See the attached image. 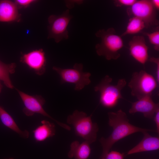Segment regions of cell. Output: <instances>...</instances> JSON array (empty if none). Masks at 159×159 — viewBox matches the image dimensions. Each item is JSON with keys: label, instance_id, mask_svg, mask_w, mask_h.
<instances>
[{"label": "cell", "instance_id": "6da1fadb", "mask_svg": "<svg viewBox=\"0 0 159 159\" xmlns=\"http://www.w3.org/2000/svg\"><path fill=\"white\" fill-rule=\"evenodd\" d=\"M108 115V124L112 128L113 131L108 138L102 137L100 140L102 148V156L109 152L116 142L130 135L139 132H156V130L143 128L131 124L126 113L121 109L115 112H109Z\"/></svg>", "mask_w": 159, "mask_h": 159}, {"label": "cell", "instance_id": "7a4b0ae2", "mask_svg": "<svg viewBox=\"0 0 159 159\" xmlns=\"http://www.w3.org/2000/svg\"><path fill=\"white\" fill-rule=\"evenodd\" d=\"M95 34L100 39V42L95 46L98 55L103 56L108 60H116L120 57L119 51L124 46L123 41L113 28L100 29Z\"/></svg>", "mask_w": 159, "mask_h": 159}, {"label": "cell", "instance_id": "3957f363", "mask_svg": "<svg viewBox=\"0 0 159 159\" xmlns=\"http://www.w3.org/2000/svg\"><path fill=\"white\" fill-rule=\"evenodd\" d=\"M91 116V115L87 116L84 112L76 110L67 119V123L73 126L77 135L90 144L96 141L99 130L97 124L92 122Z\"/></svg>", "mask_w": 159, "mask_h": 159}, {"label": "cell", "instance_id": "277c9868", "mask_svg": "<svg viewBox=\"0 0 159 159\" xmlns=\"http://www.w3.org/2000/svg\"><path fill=\"white\" fill-rule=\"evenodd\" d=\"M112 79L106 75L98 84L94 87L95 92L100 94V103L103 107L111 108L115 106L119 100L123 99L121 91L125 86V79H119L116 85L111 84Z\"/></svg>", "mask_w": 159, "mask_h": 159}, {"label": "cell", "instance_id": "5b68a950", "mask_svg": "<svg viewBox=\"0 0 159 159\" xmlns=\"http://www.w3.org/2000/svg\"><path fill=\"white\" fill-rule=\"evenodd\" d=\"M153 76L144 70L134 72L128 86L131 90V95L138 99L145 96H151L158 86Z\"/></svg>", "mask_w": 159, "mask_h": 159}, {"label": "cell", "instance_id": "8992f818", "mask_svg": "<svg viewBox=\"0 0 159 159\" xmlns=\"http://www.w3.org/2000/svg\"><path fill=\"white\" fill-rule=\"evenodd\" d=\"M52 68L59 75L62 84H74L75 90L82 89L91 82L90 78L91 74L83 71V65L82 63H75L72 68L64 69L57 67H53Z\"/></svg>", "mask_w": 159, "mask_h": 159}, {"label": "cell", "instance_id": "52a82bcc", "mask_svg": "<svg viewBox=\"0 0 159 159\" xmlns=\"http://www.w3.org/2000/svg\"><path fill=\"white\" fill-rule=\"evenodd\" d=\"M72 18L69 11L67 9L61 15H52L48 18V39H52L57 43L69 38L67 26Z\"/></svg>", "mask_w": 159, "mask_h": 159}, {"label": "cell", "instance_id": "ba28073f", "mask_svg": "<svg viewBox=\"0 0 159 159\" xmlns=\"http://www.w3.org/2000/svg\"><path fill=\"white\" fill-rule=\"evenodd\" d=\"M23 103L24 107L23 109L24 113L27 116H30L35 113L41 114L54 121L59 126L68 130L71 128L68 125L59 122L54 119L45 111L43 106L45 101L41 96L31 95L17 90Z\"/></svg>", "mask_w": 159, "mask_h": 159}, {"label": "cell", "instance_id": "9c48e42d", "mask_svg": "<svg viewBox=\"0 0 159 159\" xmlns=\"http://www.w3.org/2000/svg\"><path fill=\"white\" fill-rule=\"evenodd\" d=\"M156 9L151 0H137L131 6L128 7L127 12L129 16L136 17L142 20L146 28L158 25L159 24L157 18Z\"/></svg>", "mask_w": 159, "mask_h": 159}, {"label": "cell", "instance_id": "30bf717a", "mask_svg": "<svg viewBox=\"0 0 159 159\" xmlns=\"http://www.w3.org/2000/svg\"><path fill=\"white\" fill-rule=\"evenodd\" d=\"M20 61L39 75L46 71V59L45 54L42 49L34 50L22 54Z\"/></svg>", "mask_w": 159, "mask_h": 159}, {"label": "cell", "instance_id": "8fae6325", "mask_svg": "<svg viewBox=\"0 0 159 159\" xmlns=\"http://www.w3.org/2000/svg\"><path fill=\"white\" fill-rule=\"evenodd\" d=\"M130 55L137 61L144 65L148 60V47L143 36H135L129 43Z\"/></svg>", "mask_w": 159, "mask_h": 159}, {"label": "cell", "instance_id": "7c38bea8", "mask_svg": "<svg viewBox=\"0 0 159 159\" xmlns=\"http://www.w3.org/2000/svg\"><path fill=\"white\" fill-rule=\"evenodd\" d=\"M138 100L135 102H131L129 113L133 114L139 112L143 113L146 118H152L156 111L159 109V103L154 102L151 96H145Z\"/></svg>", "mask_w": 159, "mask_h": 159}, {"label": "cell", "instance_id": "4fadbf2b", "mask_svg": "<svg viewBox=\"0 0 159 159\" xmlns=\"http://www.w3.org/2000/svg\"><path fill=\"white\" fill-rule=\"evenodd\" d=\"M14 2L8 0H0V22H19L21 15Z\"/></svg>", "mask_w": 159, "mask_h": 159}, {"label": "cell", "instance_id": "5bb4252c", "mask_svg": "<svg viewBox=\"0 0 159 159\" xmlns=\"http://www.w3.org/2000/svg\"><path fill=\"white\" fill-rule=\"evenodd\" d=\"M143 133L144 135L143 139L137 145L127 152V155L159 149V137L151 136L147 132Z\"/></svg>", "mask_w": 159, "mask_h": 159}, {"label": "cell", "instance_id": "9a60e30c", "mask_svg": "<svg viewBox=\"0 0 159 159\" xmlns=\"http://www.w3.org/2000/svg\"><path fill=\"white\" fill-rule=\"evenodd\" d=\"M90 144L85 141L80 143L78 141L72 142L70 145V150L68 154L70 158L74 159H87L91 153Z\"/></svg>", "mask_w": 159, "mask_h": 159}, {"label": "cell", "instance_id": "2e32d148", "mask_svg": "<svg viewBox=\"0 0 159 159\" xmlns=\"http://www.w3.org/2000/svg\"><path fill=\"white\" fill-rule=\"evenodd\" d=\"M41 125L33 131L34 138L37 142L44 141L55 134V126L53 123L46 120L41 122Z\"/></svg>", "mask_w": 159, "mask_h": 159}, {"label": "cell", "instance_id": "e0dca14e", "mask_svg": "<svg viewBox=\"0 0 159 159\" xmlns=\"http://www.w3.org/2000/svg\"><path fill=\"white\" fill-rule=\"evenodd\" d=\"M0 119L3 124L6 127L18 134L20 137L28 138L29 132L26 130H22L19 127L11 116L0 105Z\"/></svg>", "mask_w": 159, "mask_h": 159}, {"label": "cell", "instance_id": "ac0fdd59", "mask_svg": "<svg viewBox=\"0 0 159 159\" xmlns=\"http://www.w3.org/2000/svg\"><path fill=\"white\" fill-rule=\"evenodd\" d=\"M16 67V65L14 63L6 64L0 60V80L2 81L6 87L11 89L14 87L9 75L15 72Z\"/></svg>", "mask_w": 159, "mask_h": 159}, {"label": "cell", "instance_id": "d6986e66", "mask_svg": "<svg viewBox=\"0 0 159 159\" xmlns=\"http://www.w3.org/2000/svg\"><path fill=\"white\" fill-rule=\"evenodd\" d=\"M145 28V24L142 20L136 17H132L129 20L125 31L120 36L136 34Z\"/></svg>", "mask_w": 159, "mask_h": 159}, {"label": "cell", "instance_id": "ffe728a7", "mask_svg": "<svg viewBox=\"0 0 159 159\" xmlns=\"http://www.w3.org/2000/svg\"><path fill=\"white\" fill-rule=\"evenodd\" d=\"M144 34L148 38L150 43L153 45L154 49L159 51V31L157 30L150 33H145Z\"/></svg>", "mask_w": 159, "mask_h": 159}, {"label": "cell", "instance_id": "44dd1931", "mask_svg": "<svg viewBox=\"0 0 159 159\" xmlns=\"http://www.w3.org/2000/svg\"><path fill=\"white\" fill-rule=\"evenodd\" d=\"M124 153L115 151H112L102 156L101 159H124Z\"/></svg>", "mask_w": 159, "mask_h": 159}, {"label": "cell", "instance_id": "7402d4cb", "mask_svg": "<svg viewBox=\"0 0 159 159\" xmlns=\"http://www.w3.org/2000/svg\"><path fill=\"white\" fill-rule=\"evenodd\" d=\"M36 1L35 0H16L14 2L19 9L26 8Z\"/></svg>", "mask_w": 159, "mask_h": 159}, {"label": "cell", "instance_id": "603a6c76", "mask_svg": "<svg viewBox=\"0 0 159 159\" xmlns=\"http://www.w3.org/2000/svg\"><path fill=\"white\" fill-rule=\"evenodd\" d=\"M136 0H115L114 4L117 7L122 6H132L136 1Z\"/></svg>", "mask_w": 159, "mask_h": 159}, {"label": "cell", "instance_id": "cb8c5ba5", "mask_svg": "<svg viewBox=\"0 0 159 159\" xmlns=\"http://www.w3.org/2000/svg\"><path fill=\"white\" fill-rule=\"evenodd\" d=\"M149 61L154 63L156 65V80L158 83L159 82V58L158 57H151L149 59Z\"/></svg>", "mask_w": 159, "mask_h": 159}, {"label": "cell", "instance_id": "d4e9b609", "mask_svg": "<svg viewBox=\"0 0 159 159\" xmlns=\"http://www.w3.org/2000/svg\"><path fill=\"white\" fill-rule=\"evenodd\" d=\"M154 121L156 127V132L159 133V109H158L155 112L154 117Z\"/></svg>", "mask_w": 159, "mask_h": 159}, {"label": "cell", "instance_id": "484cf974", "mask_svg": "<svg viewBox=\"0 0 159 159\" xmlns=\"http://www.w3.org/2000/svg\"><path fill=\"white\" fill-rule=\"evenodd\" d=\"M151 2L156 10H158L159 9V0H151Z\"/></svg>", "mask_w": 159, "mask_h": 159}, {"label": "cell", "instance_id": "4316f807", "mask_svg": "<svg viewBox=\"0 0 159 159\" xmlns=\"http://www.w3.org/2000/svg\"><path fill=\"white\" fill-rule=\"evenodd\" d=\"M2 88V85L1 84V81L0 80V93L1 92V90Z\"/></svg>", "mask_w": 159, "mask_h": 159}, {"label": "cell", "instance_id": "83f0119b", "mask_svg": "<svg viewBox=\"0 0 159 159\" xmlns=\"http://www.w3.org/2000/svg\"><path fill=\"white\" fill-rule=\"evenodd\" d=\"M13 159V158H9V159Z\"/></svg>", "mask_w": 159, "mask_h": 159}]
</instances>
